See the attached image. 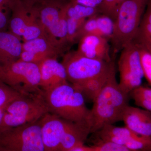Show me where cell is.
<instances>
[{
	"label": "cell",
	"mask_w": 151,
	"mask_h": 151,
	"mask_svg": "<svg viewBox=\"0 0 151 151\" xmlns=\"http://www.w3.org/2000/svg\"><path fill=\"white\" fill-rule=\"evenodd\" d=\"M130 98L129 94L123 91L119 86L115 70L93 101L89 120L91 134L106 125L122 121Z\"/></svg>",
	"instance_id": "1"
},
{
	"label": "cell",
	"mask_w": 151,
	"mask_h": 151,
	"mask_svg": "<svg viewBox=\"0 0 151 151\" xmlns=\"http://www.w3.org/2000/svg\"><path fill=\"white\" fill-rule=\"evenodd\" d=\"M42 92L49 113L69 122L89 123L90 110L85 98L72 84H62Z\"/></svg>",
	"instance_id": "2"
},
{
	"label": "cell",
	"mask_w": 151,
	"mask_h": 151,
	"mask_svg": "<svg viewBox=\"0 0 151 151\" xmlns=\"http://www.w3.org/2000/svg\"><path fill=\"white\" fill-rule=\"evenodd\" d=\"M147 1L125 0L120 6L110 40L113 56L134 39Z\"/></svg>",
	"instance_id": "3"
},
{
	"label": "cell",
	"mask_w": 151,
	"mask_h": 151,
	"mask_svg": "<svg viewBox=\"0 0 151 151\" xmlns=\"http://www.w3.org/2000/svg\"><path fill=\"white\" fill-rule=\"evenodd\" d=\"M48 113L42 91L22 95L7 105L0 125V132L37 122Z\"/></svg>",
	"instance_id": "4"
},
{
	"label": "cell",
	"mask_w": 151,
	"mask_h": 151,
	"mask_svg": "<svg viewBox=\"0 0 151 151\" xmlns=\"http://www.w3.org/2000/svg\"><path fill=\"white\" fill-rule=\"evenodd\" d=\"M0 80L22 95L42 91L39 67L35 63L17 60L0 65Z\"/></svg>",
	"instance_id": "5"
},
{
	"label": "cell",
	"mask_w": 151,
	"mask_h": 151,
	"mask_svg": "<svg viewBox=\"0 0 151 151\" xmlns=\"http://www.w3.org/2000/svg\"><path fill=\"white\" fill-rule=\"evenodd\" d=\"M61 63L66 70L68 81L73 85L103 75L115 66L113 61L108 62L89 58L77 50L64 55Z\"/></svg>",
	"instance_id": "6"
},
{
	"label": "cell",
	"mask_w": 151,
	"mask_h": 151,
	"mask_svg": "<svg viewBox=\"0 0 151 151\" xmlns=\"http://www.w3.org/2000/svg\"><path fill=\"white\" fill-rule=\"evenodd\" d=\"M0 151H45L40 120L0 132Z\"/></svg>",
	"instance_id": "7"
},
{
	"label": "cell",
	"mask_w": 151,
	"mask_h": 151,
	"mask_svg": "<svg viewBox=\"0 0 151 151\" xmlns=\"http://www.w3.org/2000/svg\"><path fill=\"white\" fill-rule=\"evenodd\" d=\"M9 8L12 12L9 24L10 32L24 42L47 37L40 20L39 8H28L21 0H12Z\"/></svg>",
	"instance_id": "8"
},
{
	"label": "cell",
	"mask_w": 151,
	"mask_h": 151,
	"mask_svg": "<svg viewBox=\"0 0 151 151\" xmlns=\"http://www.w3.org/2000/svg\"><path fill=\"white\" fill-rule=\"evenodd\" d=\"M93 134L97 139L96 143L109 142L133 150L151 151L150 138L138 135L125 126L109 124Z\"/></svg>",
	"instance_id": "9"
},
{
	"label": "cell",
	"mask_w": 151,
	"mask_h": 151,
	"mask_svg": "<svg viewBox=\"0 0 151 151\" xmlns=\"http://www.w3.org/2000/svg\"><path fill=\"white\" fill-rule=\"evenodd\" d=\"M64 51L47 37L37 38L22 43V51L18 60L38 65L47 58H57Z\"/></svg>",
	"instance_id": "10"
},
{
	"label": "cell",
	"mask_w": 151,
	"mask_h": 151,
	"mask_svg": "<svg viewBox=\"0 0 151 151\" xmlns=\"http://www.w3.org/2000/svg\"><path fill=\"white\" fill-rule=\"evenodd\" d=\"M69 121L48 113L40 119L41 133L45 151H59Z\"/></svg>",
	"instance_id": "11"
},
{
	"label": "cell",
	"mask_w": 151,
	"mask_h": 151,
	"mask_svg": "<svg viewBox=\"0 0 151 151\" xmlns=\"http://www.w3.org/2000/svg\"><path fill=\"white\" fill-rule=\"evenodd\" d=\"M38 65L40 76V88L43 92L68 83L65 67L57 58H47Z\"/></svg>",
	"instance_id": "12"
},
{
	"label": "cell",
	"mask_w": 151,
	"mask_h": 151,
	"mask_svg": "<svg viewBox=\"0 0 151 151\" xmlns=\"http://www.w3.org/2000/svg\"><path fill=\"white\" fill-rule=\"evenodd\" d=\"M109 42L107 39L100 36L85 35L78 41L77 51L89 58L111 62L113 60Z\"/></svg>",
	"instance_id": "13"
},
{
	"label": "cell",
	"mask_w": 151,
	"mask_h": 151,
	"mask_svg": "<svg viewBox=\"0 0 151 151\" xmlns=\"http://www.w3.org/2000/svg\"><path fill=\"white\" fill-rule=\"evenodd\" d=\"M125 127L143 137L151 139V113L139 107L127 106L122 120Z\"/></svg>",
	"instance_id": "14"
},
{
	"label": "cell",
	"mask_w": 151,
	"mask_h": 151,
	"mask_svg": "<svg viewBox=\"0 0 151 151\" xmlns=\"http://www.w3.org/2000/svg\"><path fill=\"white\" fill-rule=\"evenodd\" d=\"M118 67L119 74H131L142 78L144 77L139 48L134 41L121 51Z\"/></svg>",
	"instance_id": "15"
},
{
	"label": "cell",
	"mask_w": 151,
	"mask_h": 151,
	"mask_svg": "<svg viewBox=\"0 0 151 151\" xmlns=\"http://www.w3.org/2000/svg\"><path fill=\"white\" fill-rule=\"evenodd\" d=\"M91 134L89 123L70 122L63 137L59 151H68L77 146L84 145Z\"/></svg>",
	"instance_id": "16"
},
{
	"label": "cell",
	"mask_w": 151,
	"mask_h": 151,
	"mask_svg": "<svg viewBox=\"0 0 151 151\" xmlns=\"http://www.w3.org/2000/svg\"><path fill=\"white\" fill-rule=\"evenodd\" d=\"M21 38L10 32H0V65L17 61L22 51Z\"/></svg>",
	"instance_id": "17"
},
{
	"label": "cell",
	"mask_w": 151,
	"mask_h": 151,
	"mask_svg": "<svg viewBox=\"0 0 151 151\" xmlns=\"http://www.w3.org/2000/svg\"><path fill=\"white\" fill-rule=\"evenodd\" d=\"M63 0H51L39 8V19L46 35L58 24L61 10L65 4Z\"/></svg>",
	"instance_id": "18"
},
{
	"label": "cell",
	"mask_w": 151,
	"mask_h": 151,
	"mask_svg": "<svg viewBox=\"0 0 151 151\" xmlns=\"http://www.w3.org/2000/svg\"><path fill=\"white\" fill-rule=\"evenodd\" d=\"M115 70H116V68L114 66L110 71L103 75L79 84L72 85L82 93L84 98L86 97L88 100L93 102L103 89L110 76Z\"/></svg>",
	"instance_id": "19"
},
{
	"label": "cell",
	"mask_w": 151,
	"mask_h": 151,
	"mask_svg": "<svg viewBox=\"0 0 151 151\" xmlns=\"http://www.w3.org/2000/svg\"><path fill=\"white\" fill-rule=\"evenodd\" d=\"M151 51V0H148L139 27L133 40Z\"/></svg>",
	"instance_id": "20"
},
{
	"label": "cell",
	"mask_w": 151,
	"mask_h": 151,
	"mask_svg": "<svg viewBox=\"0 0 151 151\" xmlns=\"http://www.w3.org/2000/svg\"><path fill=\"white\" fill-rule=\"evenodd\" d=\"M135 105L151 113V88L140 85L129 93Z\"/></svg>",
	"instance_id": "21"
},
{
	"label": "cell",
	"mask_w": 151,
	"mask_h": 151,
	"mask_svg": "<svg viewBox=\"0 0 151 151\" xmlns=\"http://www.w3.org/2000/svg\"><path fill=\"white\" fill-rule=\"evenodd\" d=\"M98 9L78 4L68 2L67 4L68 18L75 19H87L99 14Z\"/></svg>",
	"instance_id": "22"
},
{
	"label": "cell",
	"mask_w": 151,
	"mask_h": 151,
	"mask_svg": "<svg viewBox=\"0 0 151 151\" xmlns=\"http://www.w3.org/2000/svg\"><path fill=\"white\" fill-rule=\"evenodd\" d=\"M125 0H102L97 9L99 13L109 17L114 21L118 10Z\"/></svg>",
	"instance_id": "23"
},
{
	"label": "cell",
	"mask_w": 151,
	"mask_h": 151,
	"mask_svg": "<svg viewBox=\"0 0 151 151\" xmlns=\"http://www.w3.org/2000/svg\"><path fill=\"white\" fill-rule=\"evenodd\" d=\"M87 19H75L68 17L67 40L68 46L78 42L79 31Z\"/></svg>",
	"instance_id": "24"
},
{
	"label": "cell",
	"mask_w": 151,
	"mask_h": 151,
	"mask_svg": "<svg viewBox=\"0 0 151 151\" xmlns=\"http://www.w3.org/2000/svg\"><path fill=\"white\" fill-rule=\"evenodd\" d=\"M136 43L139 48L144 77L151 84V51L142 45Z\"/></svg>",
	"instance_id": "25"
},
{
	"label": "cell",
	"mask_w": 151,
	"mask_h": 151,
	"mask_svg": "<svg viewBox=\"0 0 151 151\" xmlns=\"http://www.w3.org/2000/svg\"><path fill=\"white\" fill-rule=\"evenodd\" d=\"M22 95V94L0 80V108Z\"/></svg>",
	"instance_id": "26"
},
{
	"label": "cell",
	"mask_w": 151,
	"mask_h": 151,
	"mask_svg": "<svg viewBox=\"0 0 151 151\" xmlns=\"http://www.w3.org/2000/svg\"><path fill=\"white\" fill-rule=\"evenodd\" d=\"M94 145L97 151H151L147 150H135L114 143L102 142L96 143Z\"/></svg>",
	"instance_id": "27"
},
{
	"label": "cell",
	"mask_w": 151,
	"mask_h": 151,
	"mask_svg": "<svg viewBox=\"0 0 151 151\" xmlns=\"http://www.w3.org/2000/svg\"><path fill=\"white\" fill-rule=\"evenodd\" d=\"M102 1V0H69L70 2L97 9Z\"/></svg>",
	"instance_id": "28"
},
{
	"label": "cell",
	"mask_w": 151,
	"mask_h": 151,
	"mask_svg": "<svg viewBox=\"0 0 151 151\" xmlns=\"http://www.w3.org/2000/svg\"><path fill=\"white\" fill-rule=\"evenodd\" d=\"M27 7L32 9L40 8L42 6L51 0H21Z\"/></svg>",
	"instance_id": "29"
},
{
	"label": "cell",
	"mask_w": 151,
	"mask_h": 151,
	"mask_svg": "<svg viewBox=\"0 0 151 151\" xmlns=\"http://www.w3.org/2000/svg\"><path fill=\"white\" fill-rule=\"evenodd\" d=\"M4 9L0 8V32L5 31L9 24L8 19Z\"/></svg>",
	"instance_id": "30"
},
{
	"label": "cell",
	"mask_w": 151,
	"mask_h": 151,
	"mask_svg": "<svg viewBox=\"0 0 151 151\" xmlns=\"http://www.w3.org/2000/svg\"><path fill=\"white\" fill-rule=\"evenodd\" d=\"M68 151H97L96 147L94 145L87 146L84 145L77 146Z\"/></svg>",
	"instance_id": "31"
},
{
	"label": "cell",
	"mask_w": 151,
	"mask_h": 151,
	"mask_svg": "<svg viewBox=\"0 0 151 151\" xmlns=\"http://www.w3.org/2000/svg\"><path fill=\"white\" fill-rule=\"evenodd\" d=\"M12 0H0V8L2 9H9V5Z\"/></svg>",
	"instance_id": "32"
},
{
	"label": "cell",
	"mask_w": 151,
	"mask_h": 151,
	"mask_svg": "<svg viewBox=\"0 0 151 151\" xmlns=\"http://www.w3.org/2000/svg\"><path fill=\"white\" fill-rule=\"evenodd\" d=\"M7 105L0 108V125H1V123L2 121L3 116H4V113L5 111L6 108V107Z\"/></svg>",
	"instance_id": "33"
}]
</instances>
